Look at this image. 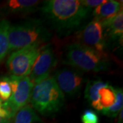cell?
Instances as JSON below:
<instances>
[{
    "instance_id": "obj_1",
    "label": "cell",
    "mask_w": 123,
    "mask_h": 123,
    "mask_svg": "<svg viewBox=\"0 0 123 123\" xmlns=\"http://www.w3.org/2000/svg\"><path fill=\"white\" fill-rule=\"evenodd\" d=\"M49 25L60 36L70 35L88 18L91 10L79 0H48L40 7Z\"/></svg>"
},
{
    "instance_id": "obj_2",
    "label": "cell",
    "mask_w": 123,
    "mask_h": 123,
    "mask_svg": "<svg viewBox=\"0 0 123 123\" xmlns=\"http://www.w3.org/2000/svg\"><path fill=\"white\" fill-rule=\"evenodd\" d=\"M9 53L31 45H43L49 41L51 34L44 22L30 18L9 27Z\"/></svg>"
},
{
    "instance_id": "obj_3",
    "label": "cell",
    "mask_w": 123,
    "mask_h": 123,
    "mask_svg": "<svg viewBox=\"0 0 123 123\" xmlns=\"http://www.w3.org/2000/svg\"><path fill=\"white\" fill-rule=\"evenodd\" d=\"M63 63L82 72H101L109 70L110 56L93 49L74 43L65 46Z\"/></svg>"
},
{
    "instance_id": "obj_4",
    "label": "cell",
    "mask_w": 123,
    "mask_h": 123,
    "mask_svg": "<svg viewBox=\"0 0 123 123\" xmlns=\"http://www.w3.org/2000/svg\"><path fill=\"white\" fill-rule=\"evenodd\" d=\"M30 101L36 111L52 116L63 107L65 98L53 77L49 76L34 85Z\"/></svg>"
},
{
    "instance_id": "obj_5",
    "label": "cell",
    "mask_w": 123,
    "mask_h": 123,
    "mask_svg": "<svg viewBox=\"0 0 123 123\" xmlns=\"http://www.w3.org/2000/svg\"><path fill=\"white\" fill-rule=\"evenodd\" d=\"M44 45H31L12 52L6 62L10 75L17 77L30 75L34 63Z\"/></svg>"
},
{
    "instance_id": "obj_6",
    "label": "cell",
    "mask_w": 123,
    "mask_h": 123,
    "mask_svg": "<svg viewBox=\"0 0 123 123\" xmlns=\"http://www.w3.org/2000/svg\"><path fill=\"white\" fill-rule=\"evenodd\" d=\"M8 79L11 85L12 94L8 101L4 102V104L14 117L18 110L27 105L30 102L34 84L29 76L17 77L10 75Z\"/></svg>"
},
{
    "instance_id": "obj_7",
    "label": "cell",
    "mask_w": 123,
    "mask_h": 123,
    "mask_svg": "<svg viewBox=\"0 0 123 123\" xmlns=\"http://www.w3.org/2000/svg\"><path fill=\"white\" fill-rule=\"evenodd\" d=\"M77 43L93 49L99 52L105 53L108 44L106 40L102 23L94 18L81 29L77 36Z\"/></svg>"
},
{
    "instance_id": "obj_8",
    "label": "cell",
    "mask_w": 123,
    "mask_h": 123,
    "mask_svg": "<svg viewBox=\"0 0 123 123\" xmlns=\"http://www.w3.org/2000/svg\"><path fill=\"white\" fill-rule=\"evenodd\" d=\"M53 78L63 94L69 97L79 95L87 81L84 72L72 67L56 70Z\"/></svg>"
},
{
    "instance_id": "obj_9",
    "label": "cell",
    "mask_w": 123,
    "mask_h": 123,
    "mask_svg": "<svg viewBox=\"0 0 123 123\" xmlns=\"http://www.w3.org/2000/svg\"><path fill=\"white\" fill-rule=\"evenodd\" d=\"M57 64V58L49 44H44L34 63L30 79L34 85L49 76Z\"/></svg>"
},
{
    "instance_id": "obj_10",
    "label": "cell",
    "mask_w": 123,
    "mask_h": 123,
    "mask_svg": "<svg viewBox=\"0 0 123 123\" xmlns=\"http://www.w3.org/2000/svg\"><path fill=\"white\" fill-rule=\"evenodd\" d=\"M40 4L38 0H8L2 9L6 14L24 15L35 12Z\"/></svg>"
},
{
    "instance_id": "obj_11",
    "label": "cell",
    "mask_w": 123,
    "mask_h": 123,
    "mask_svg": "<svg viewBox=\"0 0 123 123\" xmlns=\"http://www.w3.org/2000/svg\"><path fill=\"white\" fill-rule=\"evenodd\" d=\"M105 35L107 44L110 41H123V12L121 10L114 17L103 23Z\"/></svg>"
},
{
    "instance_id": "obj_12",
    "label": "cell",
    "mask_w": 123,
    "mask_h": 123,
    "mask_svg": "<svg viewBox=\"0 0 123 123\" xmlns=\"http://www.w3.org/2000/svg\"><path fill=\"white\" fill-rule=\"evenodd\" d=\"M121 10H123L122 1L106 0L105 3L92 10V14L94 18L99 20L103 23L114 17Z\"/></svg>"
},
{
    "instance_id": "obj_13",
    "label": "cell",
    "mask_w": 123,
    "mask_h": 123,
    "mask_svg": "<svg viewBox=\"0 0 123 123\" xmlns=\"http://www.w3.org/2000/svg\"><path fill=\"white\" fill-rule=\"evenodd\" d=\"M107 84V83L101 79H95L88 81L84 91L85 98L92 107L97 111H101V107L99 105L98 90Z\"/></svg>"
},
{
    "instance_id": "obj_14",
    "label": "cell",
    "mask_w": 123,
    "mask_h": 123,
    "mask_svg": "<svg viewBox=\"0 0 123 123\" xmlns=\"http://www.w3.org/2000/svg\"><path fill=\"white\" fill-rule=\"evenodd\" d=\"M12 120V123H43L36 110L29 105L18 110Z\"/></svg>"
},
{
    "instance_id": "obj_15",
    "label": "cell",
    "mask_w": 123,
    "mask_h": 123,
    "mask_svg": "<svg viewBox=\"0 0 123 123\" xmlns=\"http://www.w3.org/2000/svg\"><path fill=\"white\" fill-rule=\"evenodd\" d=\"M99 105L101 111L107 109L113 105L116 102V96L114 87L107 84L98 90Z\"/></svg>"
},
{
    "instance_id": "obj_16",
    "label": "cell",
    "mask_w": 123,
    "mask_h": 123,
    "mask_svg": "<svg viewBox=\"0 0 123 123\" xmlns=\"http://www.w3.org/2000/svg\"><path fill=\"white\" fill-rule=\"evenodd\" d=\"M10 23L6 19L0 20V63L9 53L8 30Z\"/></svg>"
},
{
    "instance_id": "obj_17",
    "label": "cell",
    "mask_w": 123,
    "mask_h": 123,
    "mask_svg": "<svg viewBox=\"0 0 123 123\" xmlns=\"http://www.w3.org/2000/svg\"><path fill=\"white\" fill-rule=\"evenodd\" d=\"M116 99L115 103L109 108L101 111V114L110 118H116L123 110V92L122 88H116Z\"/></svg>"
},
{
    "instance_id": "obj_18",
    "label": "cell",
    "mask_w": 123,
    "mask_h": 123,
    "mask_svg": "<svg viewBox=\"0 0 123 123\" xmlns=\"http://www.w3.org/2000/svg\"><path fill=\"white\" fill-rule=\"evenodd\" d=\"M12 94V88L8 77L0 79V100L6 102L9 100Z\"/></svg>"
},
{
    "instance_id": "obj_19",
    "label": "cell",
    "mask_w": 123,
    "mask_h": 123,
    "mask_svg": "<svg viewBox=\"0 0 123 123\" xmlns=\"http://www.w3.org/2000/svg\"><path fill=\"white\" fill-rule=\"evenodd\" d=\"M81 119L82 123H99V118L97 112L91 110H85Z\"/></svg>"
},
{
    "instance_id": "obj_20",
    "label": "cell",
    "mask_w": 123,
    "mask_h": 123,
    "mask_svg": "<svg viewBox=\"0 0 123 123\" xmlns=\"http://www.w3.org/2000/svg\"><path fill=\"white\" fill-rule=\"evenodd\" d=\"M13 116L4 103L0 101V123H10Z\"/></svg>"
},
{
    "instance_id": "obj_21",
    "label": "cell",
    "mask_w": 123,
    "mask_h": 123,
    "mask_svg": "<svg viewBox=\"0 0 123 123\" xmlns=\"http://www.w3.org/2000/svg\"><path fill=\"white\" fill-rule=\"evenodd\" d=\"M105 1L106 0H82L81 1L85 6L92 10V9L94 10L98 6L105 3Z\"/></svg>"
},
{
    "instance_id": "obj_22",
    "label": "cell",
    "mask_w": 123,
    "mask_h": 123,
    "mask_svg": "<svg viewBox=\"0 0 123 123\" xmlns=\"http://www.w3.org/2000/svg\"><path fill=\"white\" fill-rule=\"evenodd\" d=\"M123 110L120 111V114H119V118H118V123H123Z\"/></svg>"
},
{
    "instance_id": "obj_23",
    "label": "cell",
    "mask_w": 123,
    "mask_h": 123,
    "mask_svg": "<svg viewBox=\"0 0 123 123\" xmlns=\"http://www.w3.org/2000/svg\"><path fill=\"white\" fill-rule=\"evenodd\" d=\"M0 101H1V100H0Z\"/></svg>"
}]
</instances>
